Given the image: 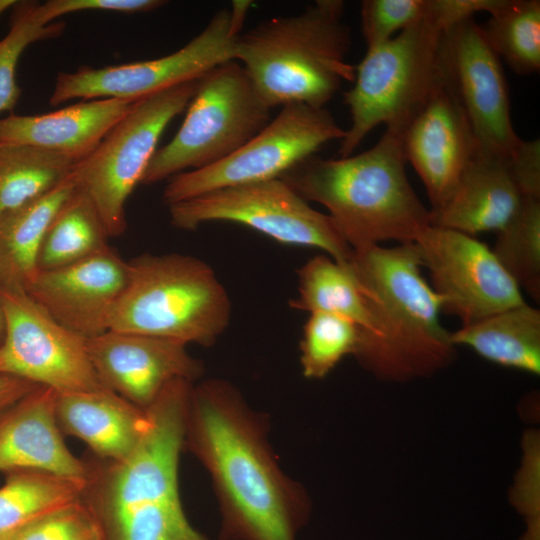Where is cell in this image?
Masks as SVG:
<instances>
[{
  "instance_id": "6da1fadb",
  "label": "cell",
  "mask_w": 540,
  "mask_h": 540,
  "mask_svg": "<svg viewBox=\"0 0 540 540\" xmlns=\"http://www.w3.org/2000/svg\"><path fill=\"white\" fill-rule=\"evenodd\" d=\"M185 442L211 476L219 540H296L309 519V498L280 469L266 422L232 384L193 386Z\"/></svg>"
},
{
  "instance_id": "7a4b0ae2",
  "label": "cell",
  "mask_w": 540,
  "mask_h": 540,
  "mask_svg": "<svg viewBox=\"0 0 540 540\" xmlns=\"http://www.w3.org/2000/svg\"><path fill=\"white\" fill-rule=\"evenodd\" d=\"M370 302L372 328L361 333L355 357L377 378L406 382L431 376L456 356L441 323V302L423 277L415 243L376 245L349 259Z\"/></svg>"
},
{
  "instance_id": "3957f363",
  "label": "cell",
  "mask_w": 540,
  "mask_h": 540,
  "mask_svg": "<svg viewBox=\"0 0 540 540\" xmlns=\"http://www.w3.org/2000/svg\"><path fill=\"white\" fill-rule=\"evenodd\" d=\"M402 132L386 129L370 149L336 159L312 155L280 179L321 204L353 251L394 241L415 243L431 225L405 170Z\"/></svg>"
},
{
  "instance_id": "277c9868",
  "label": "cell",
  "mask_w": 540,
  "mask_h": 540,
  "mask_svg": "<svg viewBox=\"0 0 540 540\" xmlns=\"http://www.w3.org/2000/svg\"><path fill=\"white\" fill-rule=\"evenodd\" d=\"M344 8L341 0H318L297 15L264 20L238 36L234 60L271 109L289 104L323 108L343 83H353Z\"/></svg>"
},
{
  "instance_id": "5b68a950",
  "label": "cell",
  "mask_w": 540,
  "mask_h": 540,
  "mask_svg": "<svg viewBox=\"0 0 540 540\" xmlns=\"http://www.w3.org/2000/svg\"><path fill=\"white\" fill-rule=\"evenodd\" d=\"M230 318L228 293L206 262L180 253H145L128 261L108 330L210 346Z\"/></svg>"
},
{
  "instance_id": "8992f818",
  "label": "cell",
  "mask_w": 540,
  "mask_h": 540,
  "mask_svg": "<svg viewBox=\"0 0 540 540\" xmlns=\"http://www.w3.org/2000/svg\"><path fill=\"white\" fill-rule=\"evenodd\" d=\"M183 423L159 413L133 452L109 469L92 506L104 540H209L188 521L178 487Z\"/></svg>"
},
{
  "instance_id": "52a82bcc",
  "label": "cell",
  "mask_w": 540,
  "mask_h": 540,
  "mask_svg": "<svg viewBox=\"0 0 540 540\" xmlns=\"http://www.w3.org/2000/svg\"><path fill=\"white\" fill-rule=\"evenodd\" d=\"M446 31L427 11L418 23L367 49L344 94L351 124L340 141V157L352 155L381 124L404 131L444 82L440 46Z\"/></svg>"
},
{
  "instance_id": "ba28073f",
  "label": "cell",
  "mask_w": 540,
  "mask_h": 540,
  "mask_svg": "<svg viewBox=\"0 0 540 540\" xmlns=\"http://www.w3.org/2000/svg\"><path fill=\"white\" fill-rule=\"evenodd\" d=\"M187 108L175 136L156 150L141 184H154L228 157L268 124L272 110L236 60L200 77Z\"/></svg>"
},
{
  "instance_id": "9c48e42d",
  "label": "cell",
  "mask_w": 540,
  "mask_h": 540,
  "mask_svg": "<svg viewBox=\"0 0 540 540\" xmlns=\"http://www.w3.org/2000/svg\"><path fill=\"white\" fill-rule=\"evenodd\" d=\"M197 80L134 102L93 152L74 164L70 176L93 202L109 237L124 233L126 202L141 183L163 131L187 108Z\"/></svg>"
},
{
  "instance_id": "30bf717a",
  "label": "cell",
  "mask_w": 540,
  "mask_h": 540,
  "mask_svg": "<svg viewBox=\"0 0 540 540\" xmlns=\"http://www.w3.org/2000/svg\"><path fill=\"white\" fill-rule=\"evenodd\" d=\"M251 5V1H232L230 7L215 13L197 36L166 56L60 72L49 103L57 106L73 99L104 98L135 102L197 80L216 66L234 60L235 43Z\"/></svg>"
},
{
  "instance_id": "8fae6325",
  "label": "cell",
  "mask_w": 540,
  "mask_h": 540,
  "mask_svg": "<svg viewBox=\"0 0 540 540\" xmlns=\"http://www.w3.org/2000/svg\"><path fill=\"white\" fill-rule=\"evenodd\" d=\"M168 207L178 229L232 222L282 244L320 249L338 261H348L353 254L331 218L280 178L218 189Z\"/></svg>"
},
{
  "instance_id": "7c38bea8",
  "label": "cell",
  "mask_w": 540,
  "mask_h": 540,
  "mask_svg": "<svg viewBox=\"0 0 540 540\" xmlns=\"http://www.w3.org/2000/svg\"><path fill=\"white\" fill-rule=\"evenodd\" d=\"M344 136L345 130L325 107L282 106L277 116L228 157L169 178L163 201L170 206L218 189L281 178L323 145Z\"/></svg>"
},
{
  "instance_id": "4fadbf2b",
  "label": "cell",
  "mask_w": 540,
  "mask_h": 540,
  "mask_svg": "<svg viewBox=\"0 0 540 540\" xmlns=\"http://www.w3.org/2000/svg\"><path fill=\"white\" fill-rule=\"evenodd\" d=\"M0 296L6 317L0 374L58 394L108 389L92 365L86 338L57 322L25 291L0 288Z\"/></svg>"
},
{
  "instance_id": "5bb4252c",
  "label": "cell",
  "mask_w": 540,
  "mask_h": 540,
  "mask_svg": "<svg viewBox=\"0 0 540 540\" xmlns=\"http://www.w3.org/2000/svg\"><path fill=\"white\" fill-rule=\"evenodd\" d=\"M440 67L444 84L469 123L477 152L513 156L523 140L513 128L507 81L474 17L443 34Z\"/></svg>"
},
{
  "instance_id": "9a60e30c",
  "label": "cell",
  "mask_w": 540,
  "mask_h": 540,
  "mask_svg": "<svg viewBox=\"0 0 540 540\" xmlns=\"http://www.w3.org/2000/svg\"><path fill=\"white\" fill-rule=\"evenodd\" d=\"M415 244L442 312L462 326L526 302L492 249L475 236L430 225Z\"/></svg>"
},
{
  "instance_id": "2e32d148",
  "label": "cell",
  "mask_w": 540,
  "mask_h": 540,
  "mask_svg": "<svg viewBox=\"0 0 540 540\" xmlns=\"http://www.w3.org/2000/svg\"><path fill=\"white\" fill-rule=\"evenodd\" d=\"M87 350L103 385L143 409L170 382H193L204 371L185 344L158 337L107 330L88 338Z\"/></svg>"
},
{
  "instance_id": "e0dca14e",
  "label": "cell",
  "mask_w": 540,
  "mask_h": 540,
  "mask_svg": "<svg viewBox=\"0 0 540 540\" xmlns=\"http://www.w3.org/2000/svg\"><path fill=\"white\" fill-rule=\"evenodd\" d=\"M128 278V261L110 246L55 269L38 271L25 292L57 322L88 339L108 330L112 306Z\"/></svg>"
},
{
  "instance_id": "ac0fdd59",
  "label": "cell",
  "mask_w": 540,
  "mask_h": 540,
  "mask_svg": "<svg viewBox=\"0 0 540 540\" xmlns=\"http://www.w3.org/2000/svg\"><path fill=\"white\" fill-rule=\"evenodd\" d=\"M402 146L425 186L430 210L437 209L477 152L469 123L444 82L402 132Z\"/></svg>"
},
{
  "instance_id": "d6986e66",
  "label": "cell",
  "mask_w": 540,
  "mask_h": 540,
  "mask_svg": "<svg viewBox=\"0 0 540 540\" xmlns=\"http://www.w3.org/2000/svg\"><path fill=\"white\" fill-rule=\"evenodd\" d=\"M58 393L39 386L0 416V471H39L88 483L86 465L64 443Z\"/></svg>"
},
{
  "instance_id": "ffe728a7",
  "label": "cell",
  "mask_w": 540,
  "mask_h": 540,
  "mask_svg": "<svg viewBox=\"0 0 540 540\" xmlns=\"http://www.w3.org/2000/svg\"><path fill=\"white\" fill-rule=\"evenodd\" d=\"M513 156L476 152L447 199L430 210L431 225L471 236L502 229L525 196L515 175Z\"/></svg>"
},
{
  "instance_id": "44dd1931",
  "label": "cell",
  "mask_w": 540,
  "mask_h": 540,
  "mask_svg": "<svg viewBox=\"0 0 540 540\" xmlns=\"http://www.w3.org/2000/svg\"><path fill=\"white\" fill-rule=\"evenodd\" d=\"M133 104L104 98L45 114H11L0 119V143L30 146L77 163L93 152Z\"/></svg>"
},
{
  "instance_id": "7402d4cb",
  "label": "cell",
  "mask_w": 540,
  "mask_h": 540,
  "mask_svg": "<svg viewBox=\"0 0 540 540\" xmlns=\"http://www.w3.org/2000/svg\"><path fill=\"white\" fill-rule=\"evenodd\" d=\"M56 417L59 427L113 462L133 452L148 426L146 409L109 389L58 394Z\"/></svg>"
},
{
  "instance_id": "603a6c76",
  "label": "cell",
  "mask_w": 540,
  "mask_h": 540,
  "mask_svg": "<svg viewBox=\"0 0 540 540\" xmlns=\"http://www.w3.org/2000/svg\"><path fill=\"white\" fill-rule=\"evenodd\" d=\"M450 339L499 366L540 374V310L526 302L461 326Z\"/></svg>"
},
{
  "instance_id": "cb8c5ba5",
  "label": "cell",
  "mask_w": 540,
  "mask_h": 540,
  "mask_svg": "<svg viewBox=\"0 0 540 540\" xmlns=\"http://www.w3.org/2000/svg\"><path fill=\"white\" fill-rule=\"evenodd\" d=\"M76 185L69 175L47 194L0 219V288L25 291L38 273L45 232Z\"/></svg>"
},
{
  "instance_id": "d4e9b609",
  "label": "cell",
  "mask_w": 540,
  "mask_h": 540,
  "mask_svg": "<svg viewBox=\"0 0 540 540\" xmlns=\"http://www.w3.org/2000/svg\"><path fill=\"white\" fill-rule=\"evenodd\" d=\"M290 305L309 313L339 315L354 322L361 333L372 328L370 302L349 260L338 261L326 254L309 259L298 270V295Z\"/></svg>"
},
{
  "instance_id": "484cf974",
  "label": "cell",
  "mask_w": 540,
  "mask_h": 540,
  "mask_svg": "<svg viewBox=\"0 0 540 540\" xmlns=\"http://www.w3.org/2000/svg\"><path fill=\"white\" fill-rule=\"evenodd\" d=\"M109 235L88 195L75 188L51 220L38 254V271L66 266L108 245Z\"/></svg>"
},
{
  "instance_id": "4316f807",
  "label": "cell",
  "mask_w": 540,
  "mask_h": 540,
  "mask_svg": "<svg viewBox=\"0 0 540 540\" xmlns=\"http://www.w3.org/2000/svg\"><path fill=\"white\" fill-rule=\"evenodd\" d=\"M74 164L30 146L0 143V219L53 190Z\"/></svg>"
},
{
  "instance_id": "83f0119b",
  "label": "cell",
  "mask_w": 540,
  "mask_h": 540,
  "mask_svg": "<svg viewBox=\"0 0 540 540\" xmlns=\"http://www.w3.org/2000/svg\"><path fill=\"white\" fill-rule=\"evenodd\" d=\"M87 485L39 471L10 472L0 487V537L81 500Z\"/></svg>"
},
{
  "instance_id": "f1b7e54d",
  "label": "cell",
  "mask_w": 540,
  "mask_h": 540,
  "mask_svg": "<svg viewBox=\"0 0 540 540\" xmlns=\"http://www.w3.org/2000/svg\"><path fill=\"white\" fill-rule=\"evenodd\" d=\"M481 29L494 53L516 74L539 71V0H501Z\"/></svg>"
},
{
  "instance_id": "f546056e",
  "label": "cell",
  "mask_w": 540,
  "mask_h": 540,
  "mask_svg": "<svg viewBox=\"0 0 540 540\" xmlns=\"http://www.w3.org/2000/svg\"><path fill=\"white\" fill-rule=\"evenodd\" d=\"M497 233L495 257L535 301H540V197L524 196L515 216Z\"/></svg>"
},
{
  "instance_id": "4dcf8cb0",
  "label": "cell",
  "mask_w": 540,
  "mask_h": 540,
  "mask_svg": "<svg viewBox=\"0 0 540 540\" xmlns=\"http://www.w3.org/2000/svg\"><path fill=\"white\" fill-rule=\"evenodd\" d=\"M360 328L339 315L314 312L304 324L300 341L302 373L309 379L326 377L348 355H355Z\"/></svg>"
},
{
  "instance_id": "1f68e13d",
  "label": "cell",
  "mask_w": 540,
  "mask_h": 540,
  "mask_svg": "<svg viewBox=\"0 0 540 540\" xmlns=\"http://www.w3.org/2000/svg\"><path fill=\"white\" fill-rule=\"evenodd\" d=\"M35 2L13 6L10 29L0 40V113L16 106L21 89L16 82V67L23 51L32 43L59 36L62 23L42 24L36 17Z\"/></svg>"
},
{
  "instance_id": "d6a6232c",
  "label": "cell",
  "mask_w": 540,
  "mask_h": 540,
  "mask_svg": "<svg viewBox=\"0 0 540 540\" xmlns=\"http://www.w3.org/2000/svg\"><path fill=\"white\" fill-rule=\"evenodd\" d=\"M0 540H104V536L91 506L81 499L37 518Z\"/></svg>"
},
{
  "instance_id": "836d02e7",
  "label": "cell",
  "mask_w": 540,
  "mask_h": 540,
  "mask_svg": "<svg viewBox=\"0 0 540 540\" xmlns=\"http://www.w3.org/2000/svg\"><path fill=\"white\" fill-rule=\"evenodd\" d=\"M429 0H364L360 17L367 49L380 45L421 21Z\"/></svg>"
},
{
  "instance_id": "e575fe53",
  "label": "cell",
  "mask_w": 540,
  "mask_h": 540,
  "mask_svg": "<svg viewBox=\"0 0 540 540\" xmlns=\"http://www.w3.org/2000/svg\"><path fill=\"white\" fill-rule=\"evenodd\" d=\"M525 454L512 491L513 504L525 517L527 529L521 540H540L539 438L530 432Z\"/></svg>"
},
{
  "instance_id": "d590c367",
  "label": "cell",
  "mask_w": 540,
  "mask_h": 540,
  "mask_svg": "<svg viewBox=\"0 0 540 540\" xmlns=\"http://www.w3.org/2000/svg\"><path fill=\"white\" fill-rule=\"evenodd\" d=\"M166 2L162 0H49L44 4L36 3L37 19L44 25L53 23L57 18L80 11H110L119 13H144L153 11Z\"/></svg>"
},
{
  "instance_id": "8d00e7d4",
  "label": "cell",
  "mask_w": 540,
  "mask_h": 540,
  "mask_svg": "<svg viewBox=\"0 0 540 540\" xmlns=\"http://www.w3.org/2000/svg\"><path fill=\"white\" fill-rule=\"evenodd\" d=\"M39 385L25 379L0 374V416Z\"/></svg>"
},
{
  "instance_id": "74e56055",
  "label": "cell",
  "mask_w": 540,
  "mask_h": 540,
  "mask_svg": "<svg viewBox=\"0 0 540 540\" xmlns=\"http://www.w3.org/2000/svg\"><path fill=\"white\" fill-rule=\"evenodd\" d=\"M5 332H6V317H5V312H4V308H3V304H2L1 296H0V346L4 341Z\"/></svg>"
},
{
  "instance_id": "f35d334b",
  "label": "cell",
  "mask_w": 540,
  "mask_h": 540,
  "mask_svg": "<svg viewBox=\"0 0 540 540\" xmlns=\"http://www.w3.org/2000/svg\"><path fill=\"white\" fill-rule=\"evenodd\" d=\"M16 1L14 0H0V15L7 9L14 6Z\"/></svg>"
}]
</instances>
